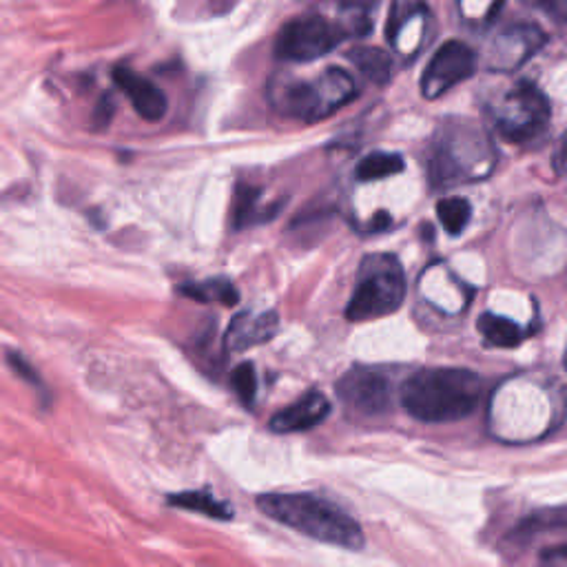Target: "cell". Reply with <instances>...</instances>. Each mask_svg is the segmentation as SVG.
I'll return each instance as SVG.
<instances>
[{"instance_id": "cell-1", "label": "cell", "mask_w": 567, "mask_h": 567, "mask_svg": "<svg viewBox=\"0 0 567 567\" xmlns=\"http://www.w3.org/2000/svg\"><path fill=\"white\" fill-rule=\"evenodd\" d=\"M486 395V382L463 368H426L402 389L406 413L426 424L461 421L475 413Z\"/></svg>"}, {"instance_id": "cell-2", "label": "cell", "mask_w": 567, "mask_h": 567, "mask_svg": "<svg viewBox=\"0 0 567 567\" xmlns=\"http://www.w3.org/2000/svg\"><path fill=\"white\" fill-rule=\"evenodd\" d=\"M255 506L268 519L320 543L337 545L344 549H361L366 543L359 523L348 512L322 497L306 493H275L257 497Z\"/></svg>"}, {"instance_id": "cell-3", "label": "cell", "mask_w": 567, "mask_h": 567, "mask_svg": "<svg viewBox=\"0 0 567 567\" xmlns=\"http://www.w3.org/2000/svg\"><path fill=\"white\" fill-rule=\"evenodd\" d=\"M355 96V80L350 78V73L335 67L326 69L313 80H277L268 89L273 109H277L281 116L296 118L306 125L333 116Z\"/></svg>"}, {"instance_id": "cell-4", "label": "cell", "mask_w": 567, "mask_h": 567, "mask_svg": "<svg viewBox=\"0 0 567 567\" xmlns=\"http://www.w3.org/2000/svg\"><path fill=\"white\" fill-rule=\"evenodd\" d=\"M406 298V275L395 255H368L357 273V287L346 309L350 322L380 320L395 313Z\"/></svg>"}, {"instance_id": "cell-5", "label": "cell", "mask_w": 567, "mask_h": 567, "mask_svg": "<svg viewBox=\"0 0 567 567\" xmlns=\"http://www.w3.org/2000/svg\"><path fill=\"white\" fill-rule=\"evenodd\" d=\"M350 38L344 21L335 23L317 14L289 21L275 40V58L284 62H311Z\"/></svg>"}, {"instance_id": "cell-6", "label": "cell", "mask_w": 567, "mask_h": 567, "mask_svg": "<svg viewBox=\"0 0 567 567\" xmlns=\"http://www.w3.org/2000/svg\"><path fill=\"white\" fill-rule=\"evenodd\" d=\"M549 118L552 112L547 101L530 82L514 84L497 109V127L501 136L517 144L541 138L549 125Z\"/></svg>"}, {"instance_id": "cell-7", "label": "cell", "mask_w": 567, "mask_h": 567, "mask_svg": "<svg viewBox=\"0 0 567 567\" xmlns=\"http://www.w3.org/2000/svg\"><path fill=\"white\" fill-rule=\"evenodd\" d=\"M339 400L355 413L374 417L391 408V384L380 370L352 368L337 382Z\"/></svg>"}, {"instance_id": "cell-8", "label": "cell", "mask_w": 567, "mask_h": 567, "mask_svg": "<svg viewBox=\"0 0 567 567\" xmlns=\"http://www.w3.org/2000/svg\"><path fill=\"white\" fill-rule=\"evenodd\" d=\"M472 71H475V54H472V49L459 40L445 43L432 56L421 78L424 99H439L441 93L465 80Z\"/></svg>"}, {"instance_id": "cell-9", "label": "cell", "mask_w": 567, "mask_h": 567, "mask_svg": "<svg viewBox=\"0 0 567 567\" xmlns=\"http://www.w3.org/2000/svg\"><path fill=\"white\" fill-rule=\"evenodd\" d=\"M114 80L123 89L125 96L131 101V105L140 118H144L149 123H158L164 118L169 103L158 84H153L149 78H144L131 69H125V67H118L114 71Z\"/></svg>"}, {"instance_id": "cell-10", "label": "cell", "mask_w": 567, "mask_h": 567, "mask_svg": "<svg viewBox=\"0 0 567 567\" xmlns=\"http://www.w3.org/2000/svg\"><path fill=\"white\" fill-rule=\"evenodd\" d=\"M328 415H331V402L322 393L311 391V393L302 395L298 402H293L291 406L279 410L270 419L268 426L277 435L304 432V430H311L317 424H322Z\"/></svg>"}, {"instance_id": "cell-11", "label": "cell", "mask_w": 567, "mask_h": 567, "mask_svg": "<svg viewBox=\"0 0 567 567\" xmlns=\"http://www.w3.org/2000/svg\"><path fill=\"white\" fill-rule=\"evenodd\" d=\"M545 43V36L534 25H514L506 30L499 40L495 43V49L490 54V67L495 69H512L521 65L525 58H530L541 45Z\"/></svg>"}, {"instance_id": "cell-12", "label": "cell", "mask_w": 567, "mask_h": 567, "mask_svg": "<svg viewBox=\"0 0 567 567\" xmlns=\"http://www.w3.org/2000/svg\"><path fill=\"white\" fill-rule=\"evenodd\" d=\"M277 328H279V317L273 311L242 313L231 322L224 335V346L229 352H242L253 346L270 342Z\"/></svg>"}, {"instance_id": "cell-13", "label": "cell", "mask_w": 567, "mask_h": 567, "mask_svg": "<svg viewBox=\"0 0 567 567\" xmlns=\"http://www.w3.org/2000/svg\"><path fill=\"white\" fill-rule=\"evenodd\" d=\"M184 298H192L200 304H224L235 306L240 302V291L227 277H213L205 281H186L177 289Z\"/></svg>"}, {"instance_id": "cell-14", "label": "cell", "mask_w": 567, "mask_h": 567, "mask_svg": "<svg viewBox=\"0 0 567 567\" xmlns=\"http://www.w3.org/2000/svg\"><path fill=\"white\" fill-rule=\"evenodd\" d=\"M166 504L173 508H182V510H192V512H200L205 517L218 519V521H229L233 519V510L227 501L216 499L211 493L207 490H196V493H180V495H169Z\"/></svg>"}, {"instance_id": "cell-15", "label": "cell", "mask_w": 567, "mask_h": 567, "mask_svg": "<svg viewBox=\"0 0 567 567\" xmlns=\"http://www.w3.org/2000/svg\"><path fill=\"white\" fill-rule=\"evenodd\" d=\"M348 60L374 84H386L393 76V58L377 47H355Z\"/></svg>"}, {"instance_id": "cell-16", "label": "cell", "mask_w": 567, "mask_h": 567, "mask_svg": "<svg viewBox=\"0 0 567 567\" xmlns=\"http://www.w3.org/2000/svg\"><path fill=\"white\" fill-rule=\"evenodd\" d=\"M262 192L255 186L240 184L238 186V198H235V209H233V220L235 229H244L257 222H264L273 218V209L262 207Z\"/></svg>"}, {"instance_id": "cell-17", "label": "cell", "mask_w": 567, "mask_h": 567, "mask_svg": "<svg viewBox=\"0 0 567 567\" xmlns=\"http://www.w3.org/2000/svg\"><path fill=\"white\" fill-rule=\"evenodd\" d=\"M477 328L484 335V339L490 346H497V348H514L523 339V333H521V328L514 322H510L506 317H497L493 313H486L479 320Z\"/></svg>"}, {"instance_id": "cell-18", "label": "cell", "mask_w": 567, "mask_h": 567, "mask_svg": "<svg viewBox=\"0 0 567 567\" xmlns=\"http://www.w3.org/2000/svg\"><path fill=\"white\" fill-rule=\"evenodd\" d=\"M404 158L397 153H384V151H377L366 155L359 164H357V180L361 182H370V180H384L391 175H397L404 171Z\"/></svg>"}, {"instance_id": "cell-19", "label": "cell", "mask_w": 567, "mask_h": 567, "mask_svg": "<svg viewBox=\"0 0 567 567\" xmlns=\"http://www.w3.org/2000/svg\"><path fill=\"white\" fill-rule=\"evenodd\" d=\"M437 216L450 235H459L467 227L472 209L470 202L463 198H443L437 205Z\"/></svg>"}, {"instance_id": "cell-20", "label": "cell", "mask_w": 567, "mask_h": 567, "mask_svg": "<svg viewBox=\"0 0 567 567\" xmlns=\"http://www.w3.org/2000/svg\"><path fill=\"white\" fill-rule=\"evenodd\" d=\"M567 528V512L565 510H541L532 517H528L525 521H521L519 530H517V539L525 541L539 532H552V530H560Z\"/></svg>"}, {"instance_id": "cell-21", "label": "cell", "mask_w": 567, "mask_h": 567, "mask_svg": "<svg viewBox=\"0 0 567 567\" xmlns=\"http://www.w3.org/2000/svg\"><path fill=\"white\" fill-rule=\"evenodd\" d=\"M231 386L244 406H253L257 395V377L251 361L240 363L231 374Z\"/></svg>"}, {"instance_id": "cell-22", "label": "cell", "mask_w": 567, "mask_h": 567, "mask_svg": "<svg viewBox=\"0 0 567 567\" xmlns=\"http://www.w3.org/2000/svg\"><path fill=\"white\" fill-rule=\"evenodd\" d=\"M8 363L16 370V374H19V377H23V380H25V382H30L32 386H38V389L43 386L40 377L36 374V370L32 368V363H30V361H25L19 352H14V350H12V352H8Z\"/></svg>"}, {"instance_id": "cell-23", "label": "cell", "mask_w": 567, "mask_h": 567, "mask_svg": "<svg viewBox=\"0 0 567 567\" xmlns=\"http://www.w3.org/2000/svg\"><path fill=\"white\" fill-rule=\"evenodd\" d=\"M543 567H567V545H556L541 552Z\"/></svg>"}, {"instance_id": "cell-24", "label": "cell", "mask_w": 567, "mask_h": 567, "mask_svg": "<svg viewBox=\"0 0 567 567\" xmlns=\"http://www.w3.org/2000/svg\"><path fill=\"white\" fill-rule=\"evenodd\" d=\"M112 116H114V105H112V101L105 96V99H103V105H101L99 112H96V120L101 123V127H105V125H109Z\"/></svg>"}, {"instance_id": "cell-25", "label": "cell", "mask_w": 567, "mask_h": 567, "mask_svg": "<svg viewBox=\"0 0 567 567\" xmlns=\"http://www.w3.org/2000/svg\"><path fill=\"white\" fill-rule=\"evenodd\" d=\"M563 166H565V173H567V138H565V147H563Z\"/></svg>"}, {"instance_id": "cell-26", "label": "cell", "mask_w": 567, "mask_h": 567, "mask_svg": "<svg viewBox=\"0 0 567 567\" xmlns=\"http://www.w3.org/2000/svg\"><path fill=\"white\" fill-rule=\"evenodd\" d=\"M565 368H567V350H565Z\"/></svg>"}]
</instances>
